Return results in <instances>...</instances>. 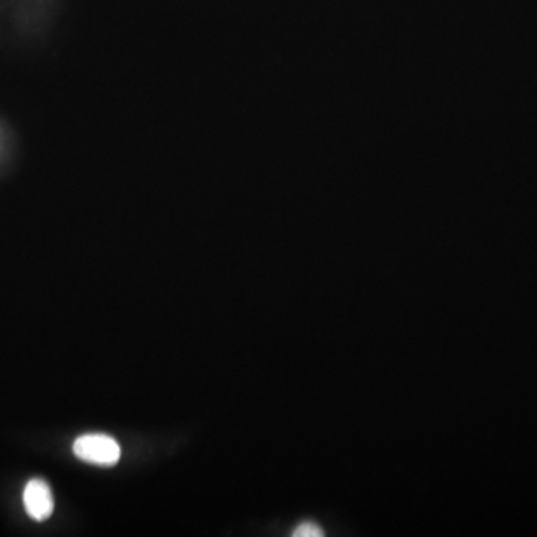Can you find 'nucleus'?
I'll use <instances>...</instances> for the list:
<instances>
[{
    "label": "nucleus",
    "instance_id": "obj_2",
    "mask_svg": "<svg viewBox=\"0 0 537 537\" xmlns=\"http://www.w3.org/2000/svg\"><path fill=\"white\" fill-rule=\"evenodd\" d=\"M23 505L32 520H48L54 511V497L50 485L42 479L27 482L23 491Z\"/></svg>",
    "mask_w": 537,
    "mask_h": 537
},
{
    "label": "nucleus",
    "instance_id": "obj_3",
    "mask_svg": "<svg viewBox=\"0 0 537 537\" xmlns=\"http://www.w3.org/2000/svg\"><path fill=\"white\" fill-rule=\"evenodd\" d=\"M323 535V529L317 523H314V521H303V523H300L296 527L293 533V536L296 537H320Z\"/></svg>",
    "mask_w": 537,
    "mask_h": 537
},
{
    "label": "nucleus",
    "instance_id": "obj_1",
    "mask_svg": "<svg viewBox=\"0 0 537 537\" xmlns=\"http://www.w3.org/2000/svg\"><path fill=\"white\" fill-rule=\"evenodd\" d=\"M74 454L96 466H114L120 461L121 448L111 436L84 435L74 444Z\"/></svg>",
    "mask_w": 537,
    "mask_h": 537
}]
</instances>
